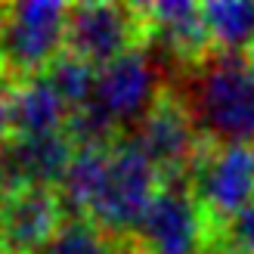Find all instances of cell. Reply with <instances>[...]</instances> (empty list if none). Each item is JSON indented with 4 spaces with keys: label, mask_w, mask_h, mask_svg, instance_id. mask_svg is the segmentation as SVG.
Listing matches in <instances>:
<instances>
[{
    "label": "cell",
    "mask_w": 254,
    "mask_h": 254,
    "mask_svg": "<svg viewBox=\"0 0 254 254\" xmlns=\"http://www.w3.org/2000/svg\"><path fill=\"white\" fill-rule=\"evenodd\" d=\"M171 90L208 143H254V65L248 56L211 53L171 74Z\"/></svg>",
    "instance_id": "obj_1"
},
{
    "label": "cell",
    "mask_w": 254,
    "mask_h": 254,
    "mask_svg": "<svg viewBox=\"0 0 254 254\" xmlns=\"http://www.w3.org/2000/svg\"><path fill=\"white\" fill-rule=\"evenodd\" d=\"M68 6L22 0L0 9V78L19 81L44 74L65 53Z\"/></svg>",
    "instance_id": "obj_2"
},
{
    "label": "cell",
    "mask_w": 254,
    "mask_h": 254,
    "mask_svg": "<svg viewBox=\"0 0 254 254\" xmlns=\"http://www.w3.org/2000/svg\"><path fill=\"white\" fill-rule=\"evenodd\" d=\"M164 186V177L130 139H118L109 149V164L103 177V189L90 208V217L99 230L115 236L118 242H130L152 198Z\"/></svg>",
    "instance_id": "obj_3"
},
{
    "label": "cell",
    "mask_w": 254,
    "mask_h": 254,
    "mask_svg": "<svg viewBox=\"0 0 254 254\" xmlns=\"http://www.w3.org/2000/svg\"><path fill=\"white\" fill-rule=\"evenodd\" d=\"M214 233L254 205V143H201L186 177Z\"/></svg>",
    "instance_id": "obj_4"
},
{
    "label": "cell",
    "mask_w": 254,
    "mask_h": 254,
    "mask_svg": "<svg viewBox=\"0 0 254 254\" xmlns=\"http://www.w3.org/2000/svg\"><path fill=\"white\" fill-rule=\"evenodd\" d=\"M164 59L143 47H133L130 53L118 56L96 71V87L90 103L118 127L130 130L146 118V112L158 103V96L168 90L164 84ZM124 136V133H121Z\"/></svg>",
    "instance_id": "obj_5"
},
{
    "label": "cell",
    "mask_w": 254,
    "mask_h": 254,
    "mask_svg": "<svg viewBox=\"0 0 254 254\" xmlns=\"http://www.w3.org/2000/svg\"><path fill=\"white\" fill-rule=\"evenodd\" d=\"M127 245L136 254H211L214 226L186 183H164Z\"/></svg>",
    "instance_id": "obj_6"
},
{
    "label": "cell",
    "mask_w": 254,
    "mask_h": 254,
    "mask_svg": "<svg viewBox=\"0 0 254 254\" xmlns=\"http://www.w3.org/2000/svg\"><path fill=\"white\" fill-rule=\"evenodd\" d=\"M124 139H130L155 164L164 183H186L189 168H192L198 149L205 143L189 109L171 87L146 112V118L136 127H130V133H124Z\"/></svg>",
    "instance_id": "obj_7"
},
{
    "label": "cell",
    "mask_w": 254,
    "mask_h": 254,
    "mask_svg": "<svg viewBox=\"0 0 254 254\" xmlns=\"http://www.w3.org/2000/svg\"><path fill=\"white\" fill-rule=\"evenodd\" d=\"M146 44V25L139 6L124 3H78L68 6L65 53L103 68L133 47Z\"/></svg>",
    "instance_id": "obj_8"
},
{
    "label": "cell",
    "mask_w": 254,
    "mask_h": 254,
    "mask_svg": "<svg viewBox=\"0 0 254 254\" xmlns=\"http://www.w3.org/2000/svg\"><path fill=\"white\" fill-rule=\"evenodd\" d=\"M74 143L68 133H37V136H6L0 143V183L6 192L19 189H53L62 186L74 158Z\"/></svg>",
    "instance_id": "obj_9"
},
{
    "label": "cell",
    "mask_w": 254,
    "mask_h": 254,
    "mask_svg": "<svg viewBox=\"0 0 254 254\" xmlns=\"http://www.w3.org/2000/svg\"><path fill=\"white\" fill-rule=\"evenodd\" d=\"M65 205L56 189H19L0 201V254H44L62 226Z\"/></svg>",
    "instance_id": "obj_10"
},
{
    "label": "cell",
    "mask_w": 254,
    "mask_h": 254,
    "mask_svg": "<svg viewBox=\"0 0 254 254\" xmlns=\"http://www.w3.org/2000/svg\"><path fill=\"white\" fill-rule=\"evenodd\" d=\"M6 93H9V130L16 136L59 133L68 124L71 112L44 74L16 81Z\"/></svg>",
    "instance_id": "obj_11"
},
{
    "label": "cell",
    "mask_w": 254,
    "mask_h": 254,
    "mask_svg": "<svg viewBox=\"0 0 254 254\" xmlns=\"http://www.w3.org/2000/svg\"><path fill=\"white\" fill-rule=\"evenodd\" d=\"M201 16L214 53H254V0H211L201 3Z\"/></svg>",
    "instance_id": "obj_12"
},
{
    "label": "cell",
    "mask_w": 254,
    "mask_h": 254,
    "mask_svg": "<svg viewBox=\"0 0 254 254\" xmlns=\"http://www.w3.org/2000/svg\"><path fill=\"white\" fill-rule=\"evenodd\" d=\"M44 254H124V242L99 230L90 217H65Z\"/></svg>",
    "instance_id": "obj_13"
},
{
    "label": "cell",
    "mask_w": 254,
    "mask_h": 254,
    "mask_svg": "<svg viewBox=\"0 0 254 254\" xmlns=\"http://www.w3.org/2000/svg\"><path fill=\"white\" fill-rule=\"evenodd\" d=\"M44 78L53 84V90L59 93V99L68 106V112H78L81 106H87L93 99V87H96V68L87 65L84 59L62 53L53 65L44 71Z\"/></svg>",
    "instance_id": "obj_14"
},
{
    "label": "cell",
    "mask_w": 254,
    "mask_h": 254,
    "mask_svg": "<svg viewBox=\"0 0 254 254\" xmlns=\"http://www.w3.org/2000/svg\"><path fill=\"white\" fill-rule=\"evenodd\" d=\"M226 251V254H254V205L226 220L214 233V248L211 254Z\"/></svg>",
    "instance_id": "obj_15"
},
{
    "label": "cell",
    "mask_w": 254,
    "mask_h": 254,
    "mask_svg": "<svg viewBox=\"0 0 254 254\" xmlns=\"http://www.w3.org/2000/svg\"><path fill=\"white\" fill-rule=\"evenodd\" d=\"M9 136V93L0 87V143Z\"/></svg>",
    "instance_id": "obj_16"
},
{
    "label": "cell",
    "mask_w": 254,
    "mask_h": 254,
    "mask_svg": "<svg viewBox=\"0 0 254 254\" xmlns=\"http://www.w3.org/2000/svg\"><path fill=\"white\" fill-rule=\"evenodd\" d=\"M124 254H136V251H133L130 245H127V242H124Z\"/></svg>",
    "instance_id": "obj_17"
},
{
    "label": "cell",
    "mask_w": 254,
    "mask_h": 254,
    "mask_svg": "<svg viewBox=\"0 0 254 254\" xmlns=\"http://www.w3.org/2000/svg\"><path fill=\"white\" fill-rule=\"evenodd\" d=\"M3 195H6V189H3V183H0V201H3Z\"/></svg>",
    "instance_id": "obj_18"
},
{
    "label": "cell",
    "mask_w": 254,
    "mask_h": 254,
    "mask_svg": "<svg viewBox=\"0 0 254 254\" xmlns=\"http://www.w3.org/2000/svg\"><path fill=\"white\" fill-rule=\"evenodd\" d=\"M217 254H226V251H217Z\"/></svg>",
    "instance_id": "obj_19"
},
{
    "label": "cell",
    "mask_w": 254,
    "mask_h": 254,
    "mask_svg": "<svg viewBox=\"0 0 254 254\" xmlns=\"http://www.w3.org/2000/svg\"><path fill=\"white\" fill-rule=\"evenodd\" d=\"M0 9H3V6H0Z\"/></svg>",
    "instance_id": "obj_20"
}]
</instances>
